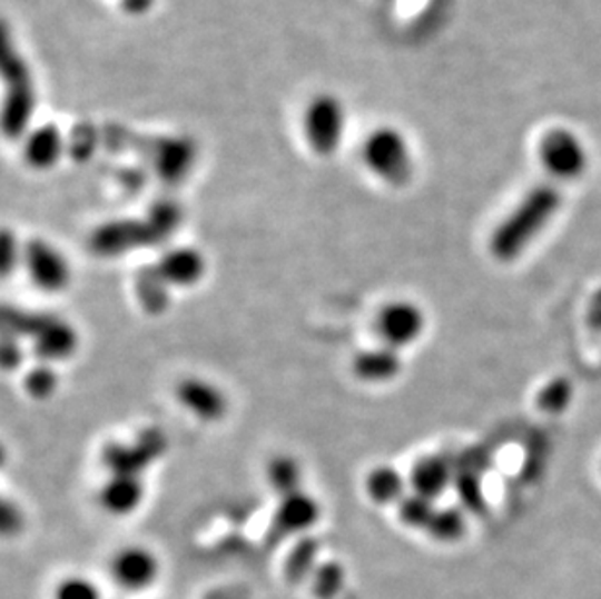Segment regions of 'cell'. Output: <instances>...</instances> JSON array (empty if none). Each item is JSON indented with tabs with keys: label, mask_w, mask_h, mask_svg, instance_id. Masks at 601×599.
<instances>
[{
	"label": "cell",
	"mask_w": 601,
	"mask_h": 599,
	"mask_svg": "<svg viewBox=\"0 0 601 599\" xmlns=\"http://www.w3.org/2000/svg\"><path fill=\"white\" fill-rule=\"evenodd\" d=\"M179 407L205 425H215L230 411V399L216 381L203 376H187L176 386Z\"/></svg>",
	"instance_id": "8fae6325"
},
{
	"label": "cell",
	"mask_w": 601,
	"mask_h": 599,
	"mask_svg": "<svg viewBox=\"0 0 601 599\" xmlns=\"http://www.w3.org/2000/svg\"><path fill=\"white\" fill-rule=\"evenodd\" d=\"M395 508H397V516H400L403 526L411 529H423V531H426L434 513L439 510V506L434 505L432 500L421 497L416 492H411V490Z\"/></svg>",
	"instance_id": "4316f807"
},
{
	"label": "cell",
	"mask_w": 601,
	"mask_h": 599,
	"mask_svg": "<svg viewBox=\"0 0 601 599\" xmlns=\"http://www.w3.org/2000/svg\"><path fill=\"white\" fill-rule=\"evenodd\" d=\"M96 144H98V132L92 124L85 123L75 127L69 140V150L72 154L85 160L96 150Z\"/></svg>",
	"instance_id": "f546056e"
},
{
	"label": "cell",
	"mask_w": 601,
	"mask_h": 599,
	"mask_svg": "<svg viewBox=\"0 0 601 599\" xmlns=\"http://www.w3.org/2000/svg\"><path fill=\"white\" fill-rule=\"evenodd\" d=\"M142 220L150 232V240L156 243V241L166 240L176 233L181 224V209H179L178 202L166 199V201L155 202Z\"/></svg>",
	"instance_id": "cb8c5ba5"
},
{
	"label": "cell",
	"mask_w": 601,
	"mask_h": 599,
	"mask_svg": "<svg viewBox=\"0 0 601 599\" xmlns=\"http://www.w3.org/2000/svg\"><path fill=\"white\" fill-rule=\"evenodd\" d=\"M135 292L142 303L145 310L150 313H160L170 303L171 288L166 284V280L156 271V267L142 269L135 280Z\"/></svg>",
	"instance_id": "44dd1931"
},
{
	"label": "cell",
	"mask_w": 601,
	"mask_h": 599,
	"mask_svg": "<svg viewBox=\"0 0 601 599\" xmlns=\"http://www.w3.org/2000/svg\"><path fill=\"white\" fill-rule=\"evenodd\" d=\"M304 134L317 156H333L345 134V108L332 93H319L304 111Z\"/></svg>",
	"instance_id": "ba28073f"
},
{
	"label": "cell",
	"mask_w": 601,
	"mask_h": 599,
	"mask_svg": "<svg viewBox=\"0 0 601 599\" xmlns=\"http://www.w3.org/2000/svg\"><path fill=\"white\" fill-rule=\"evenodd\" d=\"M155 4V0H121V7L129 14H145Z\"/></svg>",
	"instance_id": "836d02e7"
},
{
	"label": "cell",
	"mask_w": 601,
	"mask_h": 599,
	"mask_svg": "<svg viewBox=\"0 0 601 599\" xmlns=\"http://www.w3.org/2000/svg\"><path fill=\"white\" fill-rule=\"evenodd\" d=\"M53 599H101V591L85 576H69L57 583Z\"/></svg>",
	"instance_id": "f1b7e54d"
},
{
	"label": "cell",
	"mask_w": 601,
	"mask_h": 599,
	"mask_svg": "<svg viewBox=\"0 0 601 599\" xmlns=\"http://www.w3.org/2000/svg\"><path fill=\"white\" fill-rule=\"evenodd\" d=\"M408 489L436 502L454 481V467L444 456H424L407 475Z\"/></svg>",
	"instance_id": "ac0fdd59"
},
{
	"label": "cell",
	"mask_w": 601,
	"mask_h": 599,
	"mask_svg": "<svg viewBox=\"0 0 601 599\" xmlns=\"http://www.w3.org/2000/svg\"><path fill=\"white\" fill-rule=\"evenodd\" d=\"M67 150L69 142L53 123L39 124L23 137V160L31 170H53Z\"/></svg>",
	"instance_id": "e0dca14e"
},
{
	"label": "cell",
	"mask_w": 601,
	"mask_h": 599,
	"mask_svg": "<svg viewBox=\"0 0 601 599\" xmlns=\"http://www.w3.org/2000/svg\"><path fill=\"white\" fill-rule=\"evenodd\" d=\"M0 251H2V271H4V274H10V272L22 267L23 243H20L10 230H4V233H2Z\"/></svg>",
	"instance_id": "4dcf8cb0"
},
{
	"label": "cell",
	"mask_w": 601,
	"mask_h": 599,
	"mask_svg": "<svg viewBox=\"0 0 601 599\" xmlns=\"http://www.w3.org/2000/svg\"><path fill=\"white\" fill-rule=\"evenodd\" d=\"M152 246L145 220H114L92 233V249L101 257H121L131 249Z\"/></svg>",
	"instance_id": "9a60e30c"
},
{
	"label": "cell",
	"mask_w": 601,
	"mask_h": 599,
	"mask_svg": "<svg viewBox=\"0 0 601 599\" xmlns=\"http://www.w3.org/2000/svg\"><path fill=\"white\" fill-rule=\"evenodd\" d=\"M467 531V520L460 508H439L426 533L439 543H455Z\"/></svg>",
	"instance_id": "d4e9b609"
},
{
	"label": "cell",
	"mask_w": 601,
	"mask_h": 599,
	"mask_svg": "<svg viewBox=\"0 0 601 599\" xmlns=\"http://www.w3.org/2000/svg\"><path fill=\"white\" fill-rule=\"evenodd\" d=\"M31 352L38 362L62 365L80 349V335L67 319L57 316H39L31 319L28 329Z\"/></svg>",
	"instance_id": "9c48e42d"
},
{
	"label": "cell",
	"mask_w": 601,
	"mask_h": 599,
	"mask_svg": "<svg viewBox=\"0 0 601 599\" xmlns=\"http://www.w3.org/2000/svg\"><path fill=\"white\" fill-rule=\"evenodd\" d=\"M345 580H347L345 567L339 565L337 560H325V562L317 565L314 575L309 578L312 593L317 599H333L335 596H339V591L345 588Z\"/></svg>",
	"instance_id": "484cf974"
},
{
	"label": "cell",
	"mask_w": 601,
	"mask_h": 599,
	"mask_svg": "<svg viewBox=\"0 0 601 599\" xmlns=\"http://www.w3.org/2000/svg\"><path fill=\"white\" fill-rule=\"evenodd\" d=\"M147 498V482L142 475L108 473L98 490L101 510L116 518H127L137 512Z\"/></svg>",
	"instance_id": "5bb4252c"
},
{
	"label": "cell",
	"mask_w": 601,
	"mask_h": 599,
	"mask_svg": "<svg viewBox=\"0 0 601 599\" xmlns=\"http://www.w3.org/2000/svg\"><path fill=\"white\" fill-rule=\"evenodd\" d=\"M2 362H4L7 370H18L23 365V350L20 342L12 341V345H10L7 337L4 350H2Z\"/></svg>",
	"instance_id": "1f68e13d"
},
{
	"label": "cell",
	"mask_w": 601,
	"mask_h": 599,
	"mask_svg": "<svg viewBox=\"0 0 601 599\" xmlns=\"http://www.w3.org/2000/svg\"><path fill=\"white\" fill-rule=\"evenodd\" d=\"M407 475L401 473L394 466L372 467L364 477V492L376 506H397L408 495Z\"/></svg>",
	"instance_id": "d6986e66"
},
{
	"label": "cell",
	"mask_w": 601,
	"mask_h": 599,
	"mask_svg": "<svg viewBox=\"0 0 601 599\" xmlns=\"http://www.w3.org/2000/svg\"><path fill=\"white\" fill-rule=\"evenodd\" d=\"M22 269L31 287L49 296L67 292L75 277L69 257L43 238H31L23 243Z\"/></svg>",
	"instance_id": "8992f818"
},
{
	"label": "cell",
	"mask_w": 601,
	"mask_h": 599,
	"mask_svg": "<svg viewBox=\"0 0 601 599\" xmlns=\"http://www.w3.org/2000/svg\"><path fill=\"white\" fill-rule=\"evenodd\" d=\"M22 386L26 396L33 399V401H49L61 386L57 366L36 362L23 373Z\"/></svg>",
	"instance_id": "603a6c76"
},
{
	"label": "cell",
	"mask_w": 601,
	"mask_h": 599,
	"mask_svg": "<svg viewBox=\"0 0 601 599\" xmlns=\"http://www.w3.org/2000/svg\"><path fill=\"white\" fill-rule=\"evenodd\" d=\"M155 267L171 290L199 287L208 272L207 256L194 246L166 249Z\"/></svg>",
	"instance_id": "7c38bea8"
},
{
	"label": "cell",
	"mask_w": 601,
	"mask_h": 599,
	"mask_svg": "<svg viewBox=\"0 0 601 599\" xmlns=\"http://www.w3.org/2000/svg\"><path fill=\"white\" fill-rule=\"evenodd\" d=\"M351 372L366 386H386L403 372L400 350L378 342L376 347L358 350L351 360Z\"/></svg>",
	"instance_id": "2e32d148"
},
{
	"label": "cell",
	"mask_w": 601,
	"mask_h": 599,
	"mask_svg": "<svg viewBox=\"0 0 601 599\" xmlns=\"http://www.w3.org/2000/svg\"><path fill=\"white\" fill-rule=\"evenodd\" d=\"M561 207L563 193L555 183L532 187L491 233L489 248L494 259L509 263L522 256L556 217Z\"/></svg>",
	"instance_id": "6da1fadb"
},
{
	"label": "cell",
	"mask_w": 601,
	"mask_h": 599,
	"mask_svg": "<svg viewBox=\"0 0 601 599\" xmlns=\"http://www.w3.org/2000/svg\"><path fill=\"white\" fill-rule=\"evenodd\" d=\"M322 520V502L309 490L302 489L278 498L270 520L269 536L277 541L306 537Z\"/></svg>",
	"instance_id": "30bf717a"
},
{
	"label": "cell",
	"mask_w": 601,
	"mask_h": 599,
	"mask_svg": "<svg viewBox=\"0 0 601 599\" xmlns=\"http://www.w3.org/2000/svg\"><path fill=\"white\" fill-rule=\"evenodd\" d=\"M158 572H160L158 557L140 545L124 547L111 559V576L117 586L124 590H147L156 582Z\"/></svg>",
	"instance_id": "4fadbf2b"
},
{
	"label": "cell",
	"mask_w": 601,
	"mask_h": 599,
	"mask_svg": "<svg viewBox=\"0 0 601 599\" xmlns=\"http://www.w3.org/2000/svg\"><path fill=\"white\" fill-rule=\"evenodd\" d=\"M4 103H2V131L10 140L22 139L30 132V121L36 111V84L28 62L10 47L7 39L2 57Z\"/></svg>",
	"instance_id": "3957f363"
},
{
	"label": "cell",
	"mask_w": 601,
	"mask_h": 599,
	"mask_svg": "<svg viewBox=\"0 0 601 599\" xmlns=\"http://www.w3.org/2000/svg\"><path fill=\"white\" fill-rule=\"evenodd\" d=\"M572 393H574V388H572L571 381L566 378H555V380L549 381L548 386L541 388L538 405L543 412L559 415L571 405Z\"/></svg>",
	"instance_id": "83f0119b"
},
{
	"label": "cell",
	"mask_w": 601,
	"mask_h": 599,
	"mask_svg": "<svg viewBox=\"0 0 601 599\" xmlns=\"http://www.w3.org/2000/svg\"><path fill=\"white\" fill-rule=\"evenodd\" d=\"M363 162L372 176L390 187H405L415 171L408 140L395 127H378L366 137Z\"/></svg>",
	"instance_id": "277c9868"
},
{
	"label": "cell",
	"mask_w": 601,
	"mask_h": 599,
	"mask_svg": "<svg viewBox=\"0 0 601 599\" xmlns=\"http://www.w3.org/2000/svg\"><path fill=\"white\" fill-rule=\"evenodd\" d=\"M588 323L594 327L595 331H601V288L592 296L588 306Z\"/></svg>",
	"instance_id": "d6a6232c"
},
{
	"label": "cell",
	"mask_w": 601,
	"mask_h": 599,
	"mask_svg": "<svg viewBox=\"0 0 601 599\" xmlns=\"http://www.w3.org/2000/svg\"><path fill=\"white\" fill-rule=\"evenodd\" d=\"M538 158L549 178L561 183H571L582 178L590 166L584 140L566 127H553L541 137Z\"/></svg>",
	"instance_id": "5b68a950"
},
{
	"label": "cell",
	"mask_w": 601,
	"mask_h": 599,
	"mask_svg": "<svg viewBox=\"0 0 601 599\" xmlns=\"http://www.w3.org/2000/svg\"><path fill=\"white\" fill-rule=\"evenodd\" d=\"M317 557H319V545H317L316 539L312 536L300 537L286 559V580L290 583H302L304 580H309L319 565Z\"/></svg>",
	"instance_id": "7402d4cb"
},
{
	"label": "cell",
	"mask_w": 601,
	"mask_h": 599,
	"mask_svg": "<svg viewBox=\"0 0 601 599\" xmlns=\"http://www.w3.org/2000/svg\"><path fill=\"white\" fill-rule=\"evenodd\" d=\"M426 331V313L413 300H387L380 306L374 318V333L378 342L390 349L405 350L413 347Z\"/></svg>",
	"instance_id": "52a82bcc"
},
{
	"label": "cell",
	"mask_w": 601,
	"mask_h": 599,
	"mask_svg": "<svg viewBox=\"0 0 601 599\" xmlns=\"http://www.w3.org/2000/svg\"><path fill=\"white\" fill-rule=\"evenodd\" d=\"M265 481L277 498L304 489V467L293 453H277L265 466Z\"/></svg>",
	"instance_id": "ffe728a7"
},
{
	"label": "cell",
	"mask_w": 601,
	"mask_h": 599,
	"mask_svg": "<svg viewBox=\"0 0 601 599\" xmlns=\"http://www.w3.org/2000/svg\"><path fill=\"white\" fill-rule=\"evenodd\" d=\"M101 139L116 152H137L166 186L184 183L197 162V144L181 134H137L124 124L109 123L101 131Z\"/></svg>",
	"instance_id": "7a4b0ae2"
}]
</instances>
